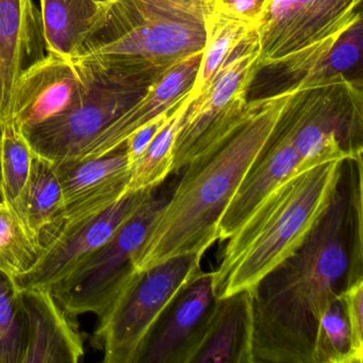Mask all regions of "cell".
<instances>
[{
    "label": "cell",
    "mask_w": 363,
    "mask_h": 363,
    "mask_svg": "<svg viewBox=\"0 0 363 363\" xmlns=\"http://www.w3.org/2000/svg\"><path fill=\"white\" fill-rule=\"evenodd\" d=\"M345 179L303 245L252 292V360L316 363L318 323L346 286L352 252Z\"/></svg>",
    "instance_id": "1"
},
{
    "label": "cell",
    "mask_w": 363,
    "mask_h": 363,
    "mask_svg": "<svg viewBox=\"0 0 363 363\" xmlns=\"http://www.w3.org/2000/svg\"><path fill=\"white\" fill-rule=\"evenodd\" d=\"M292 88L248 101L245 118L233 130L194 152L133 257L145 271L182 255H205L218 240V224L248 169L269 141Z\"/></svg>",
    "instance_id": "2"
},
{
    "label": "cell",
    "mask_w": 363,
    "mask_h": 363,
    "mask_svg": "<svg viewBox=\"0 0 363 363\" xmlns=\"http://www.w3.org/2000/svg\"><path fill=\"white\" fill-rule=\"evenodd\" d=\"M345 161H329L293 174L272 191L228 239L213 272L216 298L256 289L292 256L333 201Z\"/></svg>",
    "instance_id": "3"
},
{
    "label": "cell",
    "mask_w": 363,
    "mask_h": 363,
    "mask_svg": "<svg viewBox=\"0 0 363 363\" xmlns=\"http://www.w3.org/2000/svg\"><path fill=\"white\" fill-rule=\"evenodd\" d=\"M214 0H113L77 57L113 56L161 74L203 52Z\"/></svg>",
    "instance_id": "4"
},
{
    "label": "cell",
    "mask_w": 363,
    "mask_h": 363,
    "mask_svg": "<svg viewBox=\"0 0 363 363\" xmlns=\"http://www.w3.org/2000/svg\"><path fill=\"white\" fill-rule=\"evenodd\" d=\"M75 58L82 84L69 109L23 129L33 152L56 164L79 159L93 140L135 105L160 76L118 57Z\"/></svg>",
    "instance_id": "5"
},
{
    "label": "cell",
    "mask_w": 363,
    "mask_h": 363,
    "mask_svg": "<svg viewBox=\"0 0 363 363\" xmlns=\"http://www.w3.org/2000/svg\"><path fill=\"white\" fill-rule=\"evenodd\" d=\"M279 124L299 157L296 173L362 154V80L335 75L295 82Z\"/></svg>",
    "instance_id": "6"
},
{
    "label": "cell",
    "mask_w": 363,
    "mask_h": 363,
    "mask_svg": "<svg viewBox=\"0 0 363 363\" xmlns=\"http://www.w3.org/2000/svg\"><path fill=\"white\" fill-rule=\"evenodd\" d=\"M201 258L203 255H182L135 272L99 316L96 339L106 363H139L163 314L201 273Z\"/></svg>",
    "instance_id": "7"
},
{
    "label": "cell",
    "mask_w": 363,
    "mask_h": 363,
    "mask_svg": "<svg viewBox=\"0 0 363 363\" xmlns=\"http://www.w3.org/2000/svg\"><path fill=\"white\" fill-rule=\"evenodd\" d=\"M362 0H271L258 27L259 67H282L297 80L354 23Z\"/></svg>",
    "instance_id": "8"
},
{
    "label": "cell",
    "mask_w": 363,
    "mask_h": 363,
    "mask_svg": "<svg viewBox=\"0 0 363 363\" xmlns=\"http://www.w3.org/2000/svg\"><path fill=\"white\" fill-rule=\"evenodd\" d=\"M167 199L152 192L109 241L50 289L69 315H101L135 269L133 257Z\"/></svg>",
    "instance_id": "9"
},
{
    "label": "cell",
    "mask_w": 363,
    "mask_h": 363,
    "mask_svg": "<svg viewBox=\"0 0 363 363\" xmlns=\"http://www.w3.org/2000/svg\"><path fill=\"white\" fill-rule=\"evenodd\" d=\"M259 59L256 30L229 57L208 90L193 99L176 138L173 173L184 169L196 150L233 130L245 118L247 92L260 69Z\"/></svg>",
    "instance_id": "10"
},
{
    "label": "cell",
    "mask_w": 363,
    "mask_h": 363,
    "mask_svg": "<svg viewBox=\"0 0 363 363\" xmlns=\"http://www.w3.org/2000/svg\"><path fill=\"white\" fill-rule=\"evenodd\" d=\"M155 189L128 192L113 205L77 222L46 229L40 235L35 264L13 278L18 291L50 288L94 254L139 209Z\"/></svg>",
    "instance_id": "11"
},
{
    "label": "cell",
    "mask_w": 363,
    "mask_h": 363,
    "mask_svg": "<svg viewBox=\"0 0 363 363\" xmlns=\"http://www.w3.org/2000/svg\"><path fill=\"white\" fill-rule=\"evenodd\" d=\"M57 169L62 205L58 216L44 230L77 222L107 209L126 194L131 173L125 144L97 158L60 163Z\"/></svg>",
    "instance_id": "12"
},
{
    "label": "cell",
    "mask_w": 363,
    "mask_h": 363,
    "mask_svg": "<svg viewBox=\"0 0 363 363\" xmlns=\"http://www.w3.org/2000/svg\"><path fill=\"white\" fill-rule=\"evenodd\" d=\"M80 84L82 73L77 59L46 52L18 78L9 118L23 129L46 122L69 109Z\"/></svg>",
    "instance_id": "13"
},
{
    "label": "cell",
    "mask_w": 363,
    "mask_h": 363,
    "mask_svg": "<svg viewBox=\"0 0 363 363\" xmlns=\"http://www.w3.org/2000/svg\"><path fill=\"white\" fill-rule=\"evenodd\" d=\"M24 339L20 363H76L84 343L48 288L18 291Z\"/></svg>",
    "instance_id": "14"
},
{
    "label": "cell",
    "mask_w": 363,
    "mask_h": 363,
    "mask_svg": "<svg viewBox=\"0 0 363 363\" xmlns=\"http://www.w3.org/2000/svg\"><path fill=\"white\" fill-rule=\"evenodd\" d=\"M201 54L203 52L186 57L160 74L147 92L101 131L77 160L97 158L118 150L138 129L171 111L192 90Z\"/></svg>",
    "instance_id": "15"
},
{
    "label": "cell",
    "mask_w": 363,
    "mask_h": 363,
    "mask_svg": "<svg viewBox=\"0 0 363 363\" xmlns=\"http://www.w3.org/2000/svg\"><path fill=\"white\" fill-rule=\"evenodd\" d=\"M213 272H201L155 327L139 363H184L216 301Z\"/></svg>",
    "instance_id": "16"
},
{
    "label": "cell",
    "mask_w": 363,
    "mask_h": 363,
    "mask_svg": "<svg viewBox=\"0 0 363 363\" xmlns=\"http://www.w3.org/2000/svg\"><path fill=\"white\" fill-rule=\"evenodd\" d=\"M44 52L41 12L35 0H0V127L9 118L18 78Z\"/></svg>",
    "instance_id": "17"
},
{
    "label": "cell",
    "mask_w": 363,
    "mask_h": 363,
    "mask_svg": "<svg viewBox=\"0 0 363 363\" xmlns=\"http://www.w3.org/2000/svg\"><path fill=\"white\" fill-rule=\"evenodd\" d=\"M298 163V154L291 135L278 121L271 138L250 165L220 218L218 241L228 240L272 191L296 174Z\"/></svg>",
    "instance_id": "18"
},
{
    "label": "cell",
    "mask_w": 363,
    "mask_h": 363,
    "mask_svg": "<svg viewBox=\"0 0 363 363\" xmlns=\"http://www.w3.org/2000/svg\"><path fill=\"white\" fill-rule=\"evenodd\" d=\"M250 291L216 298L184 363H254Z\"/></svg>",
    "instance_id": "19"
},
{
    "label": "cell",
    "mask_w": 363,
    "mask_h": 363,
    "mask_svg": "<svg viewBox=\"0 0 363 363\" xmlns=\"http://www.w3.org/2000/svg\"><path fill=\"white\" fill-rule=\"evenodd\" d=\"M108 7L97 0H40L46 52L77 57L101 28Z\"/></svg>",
    "instance_id": "20"
},
{
    "label": "cell",
    "mask_w": 363,
    "mask_h": 363,
    "mask_svg": "<svg viewBox=\"0 0 363 363\" xmlns=\"http://www.w3.org/2000/svg\"><path fill=\"white\" fill-rule=\"evenodd\" d=\"M61 205L62 189L56 163L33 152L30 173L16 213L38 244L44 229L58 216Z\"/></svg>",
    "instance_id": "21"
},
{
    "label": "cell",
    "mask_w": 363,
    "mask_h": 363,
    "mask_svg": "<svg viewBox=\"0 0 363 363\" xmlns=\"http://www.w3.org/2000/svg\"><path fill=\"white\" fill-rule=\"evenodd\" d=\"M256 30L258 27L255 25L213 10L208 21L205 48L190 93L192 99L201 96L208 90L229 57Z\"/></svg>",
    "instance_id": "22"
},
{
    "label": "cell",
    "mask_w": 363,
    "mask_h": 363,
    "mask_svg": "<svg viewBox=\"0 0 363 363\" xmlns=\"http://www.w3.org/2000/svg\"><path fill=\"white\" fill-rule=\"evenodd\" d=\"M190 93L172 110L161 130L131 167L127 193L156 189L173 173L174 147L184 116L193 101Z\"/></svg>",
    "instance_id": "23"
},
{
    "label": "cell",
    "mask_w": 363,
    "mask_h": 363,
    "mask_svg": "<svg viewBox=\"0 0 363 363\" xmlns=\"http://www.w3.org/2000/svg\"><path fill=\"white\" fill-rule=\"evenodd\" d=\"M33 150L21 125L9 118L0 127V165L6 201L18 211L30 173Z\"/></svg>",
    "instance_id": "24"
},
{
    "label": "cell",
    "mask_w": 363,
    "mask_h": 363,
    "mask_svg": "<svg viewBox=\"0 0 363 363\" xmlns=\"http://www.w3.org/2000/svg\"><path fill=\"white\" fill-rule=\"evenodd\" d=\"M39 244L9 203L0 205V271L13 279L38 259Z\"/></svg>",
    "instance_id": "25"
},
{
    "label": "cell",
    "mask_w": 363,
    "mask_h": 363,
    "mask_svg": "<svg viewBox=\"0 0 363 363\" xmlns=\"http://www.w3.org/2000/svg\"><path fill=\"white\" fill-rule=\"evenodd\" d=\"M316 363H354L350 330L340 294L329 303L318 323Z\"/></svg>",
    "instance_id": "26"
},
{
    "label": "cell",
    "mask_w": 363,
    "mask_h": 363,
    "mask_svg": "<svg viewBox=\"0 0 363 363\" xmlns=\"http://www.w3.org/2000/svg\"><path fill=\"white\" fill-rule=\"evenodd\" d=\"M24 324L13 279L0 271V363H20Z\"/></svg>",
    "instance_id": "27"
},
{
    "label": "cell",
    "mask_w": 363,
    "mask_h": 363,
    "mask_svg": "<svg viewBox=\"0 0 363 363\" xmlns=\"http://www.w3.org/2000/svg\"><path fill=\"white\" fill-rule=\"evenodd\" d=\"M362 20L354 23L341 35L337 43L313 67L295 82H312L331 76H346L360 60L362 48Z\"/></svg>",
    "instance_id": "28"
},
{
    "label": "cell",
    "mask_w": 363,
    "mask_h": 363,
    "mask_svg": "<svg viewBox=\"0 0 363 363\" xmlns=\"http://www.w3.org/2000/svg\"><path fill=\"white\" fill-rule=\"evenodd\" d=\"M350 177L348 190V225L352 238L350 267H348L346 286L363 278L362 247V154L352 160H347Z\"/></svg>",
    "instance_id": "29"
},
{
    "label": "cell",
    "mask_w": 363,
    "mask_h": 363,
    "mask_svg": "<svg viewBox=\"0 0 363 363\" xmlns=\"http://www.w3.org/2000/svg\"><path fill=\"white\" fill-rule=\"evenodd\" d=\"M350 330L354 363L363 362V278L346 286L340 292Z\"/></svg>",
    "instance_id": "30"
},
{
    "label": "cell",
    "mask_w": 363,
    "mask_h": 363,
    "mask_svg": "<svg viewBox=\"0 0 363 363\" xmlns=\"http://www.w3.org/2000/svg\"><path fill=\"white\" fill-rule=\"evenodd\" d=\"M271 0H214V9L259 27Z\"/></svg>",
    "instance_id": "31"
},
{
    "label": "cell",
    "mask_w": 363,
    "mask_h": 363,
    "mask_svg": "<svg viewBox=\"0 0 363 363\" xmlns=\"http://www.w3.org/2000/svg\"><path fill=\"white\" fill-rule=\"evenodd\" d=\"M171 111L165 112V113L161 114V116H159L158 118H155V120L150 121L148 124L144 125L143 127L138 129L135 133H133V135L126 140V142L124 143L125 150H126L127 158H128L130 169L131 167L135 164V161L145 152L146 148L148 147L150 142L156 137L157 133L161 130L163 125L167 122Z\"/></svg>",
    "instance_id": "32"
},
{
    "label": "cell",
    "mask_w": 363,
    "mask_h": 363,
    "mask_svg": "<svg viewBox=\"0 0 363 363\" xmlns=\"http://www.w3.org/2000/svg\"><path fill=\"white\" fill-rule=\"evenodd\" d=\"M7 203L6 201L5 193H4L3 174H1V165H0V205Z\"/></svg>",
    "instance_id": "33"
},
{
    "label": "cell",
    "mask_w": 363,
    "mask_h": 363,
    "mask_svg": "<svg viewBox=\"0 0 363 363\" xmlns=\"http://www.w3.org/2000/svg\"><path fill=\"white\" fill-rule=\"evenodd\" d=\"M97 1H99V3L108 4V5H110V4H111L112 1H113V0H97Z\"/></svg>",
    "instance_id": "34"
}]
</instances>
